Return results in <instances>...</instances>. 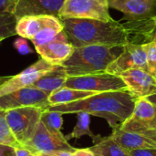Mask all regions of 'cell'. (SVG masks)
<instances>
[{"label": "cell", "mask_w": 156, "mask_h": 156, "mask_svg": "<svg viewBox=\"0 0 156 156\" xmlns=\"http://www.w3.org/2000/svg\"><path fill=\"white\" fill-rule=\"evenodd\" d=\"M121 127L124 130L142 134L156 144V114L154 119L150 122L143 123L128 119Z\"/></svg>", "instance_id": "cell-24"}, {"label": "cell", "mask_w": 156, "mask_h": 156, "mask_svg": "<svg viewBox=\"0 0 156 156\" xmlns=\"http://www.w3.org/2000/svg\"><path fill=\"white\" fill-rule=\"evenodd\" d=\"M149 101H151L154 106H156V93L155 94H153V95H151V96H148L147 98H146Z\"/></svg>", "instance_id": "cell-36"}, {"label": "cell", "mask_w": 156, "mask_h": 156, "mask_svg": "<svg viewBox=\"0 0 156 156\" xmlns=\"http://www.w3.org/2000/svg\"><path fill=\"white\" fill-rule=\"evenodd\" d=\"M16 18L13 14H0V42L7 37L16 35Z\"/></svg>", "instance_id": "cell-25"}, {"label": "cell", "mask_w": 156, "mask_h": 156, "mask_svg": "<svg viewBox=\"0 0 156 156\" xmlns=\"http://www.w3.org/2000/svg\"><path fill=\"white\" fill-rule=\"evenodd\" d=\"M55 66L40 58L37 62L15 76L1 77L0 97L16 90L32 86L44 73L52 69Z\"/></svg>", "instance_id": "cell-9"}, {"label": "cell", "mask_w": 156, "mask_h": 156, "mask_svg": "<svg viewBox=\"0 0 156 156\" xmlns=\"http://www.w3.org/2000/svg\"><path fill=\"white\" fill-rule=\"evenodd\" d=\"M14 47L18 51V53L21 54V55H27V54H30V53L33 52L32 48L28 45V42H27V38H24V37H21L15 40Z\"/></svg>", "instance_id": "cell-29"}, {"label": "cell", "mask_w": 156, "mask_h": 156, "mask_svg": "<svg viewBox=\"0 0 156 156\" xmlns=\"http://www.w3.org/2000/svg\"><path fill=\"white\" fill-rule=\"evenodd\" d=\"M129 156H156V148H144L128 152Z\"/></svg>", "instance_id": "cell-31"}, {"label": "cell", "mask_w": 156, "mask_h": 156, "mask_svg": "<svg viewBox=\"0 0 156 156\" xmlns=\"http://www.w3.org/2000/svg\"><path fill=\"white\" fill-rule=\"evenodd\" d=\"M146 53L148 72L156 77V43L144 44Z\"/></svg>", "instance_id": "cell-28"}, {"label": "cell", "mask_w": 156, "mask_h": 156, "mask_svg": "<svg viewBox=\"0 0 156 156\" xmlns=\"http://www.w3.org/2000/svg\"><path fill=\"white\" fill-rule=\"evenodd\" d=\"M108 4L123 14L120 22L143 21L156 16V0H108Z\"/></svg>", "instance_id": "cell-11"}, {"label": "cell", "mask_w": 156, "mask_h": 156, "mask_svg": "<svg viewBox=\"0 0 156 156\" xmlns=\"http://www.w3.org/2000/svg\"><path fill=\"white\" fill-rule=\"evenodd\" d=\"M15 155L16 156H37L34 153H32L30 150L27 149L24 146H17L15 147Z\"/></svg>", "instance_id": "cell-33"}, {"label": "cell", "mask_w": 156, "mask_h": 156, "mask_svg": "<svg viewBox=\"0 0 156 156\" xmlns=\"http://www.w3.org/2000/svg\"><path fill=\"white\" fill-rule=\"evenodd\" d=\"M94 94H96V92L85 91V90H80L71 89V88L62 87L49 94L48 102L50 106L57 105V104H65V103H69V102H73L79 100L85 99Z\"/></svg>", "instance_id": "cell-19"}, {"label": "cell", "mask_w": 156, "mask_h": 156, "mask_svg": "<svg viewBox=\"0 0 156 156\" xmlns=\"http://www.w3.org/2000/svg\"><path fill=\"white\" fill-rule=\"evenodd\" d=\"M60 21L74 48L90 45L122 47L129 43L126 27L113 18L110 21L91 18H65Z\"/></svg>", "instance_id": "cell-2"}, {"label": "cell", "mask_w": 156, "mask_h": 156, "mask_svg": "<svg viewBox=\"0 0 156 156\" xmlns=\"http://www.w3.org/2000/svg\"><path fill=\"white\" fill-rule=\"evenodd\" d=\"M50 155L53 156H71L72 155V153H69V152H66V151H58V152H55L53 153L52 154Z\"/></svg>", "instance_id": "cell-35"}, {"label": "cell", "mask_w": 156, "mask_h": 156, "mask_svg": "<svg viewBox=\"0 0 156 156\" xmlns=\"http://www.w3.org/2000/svg\"><path fill=\"white\" fill-rule=\"evenodd\" d=\"M66 70L62 65H56L52 69L44 73L37 80H36L32 87L41 90L48 94L64 87L68 79Z\"/></svg>", "instance_id": "cell-18"}, {"label": "cell", "mask_w": 156, "mask_h": 156, "mask_svg": "<svg viewBox=\"0 0 156 156\" xmlns=\"http://www.w3.org/2000/svg\"><path fill=\"white\" fill-rule=\"evenodd\" d=\"M71 156H95V154L90 148H86V149H76V151L72 153Z\"/></svg>", "instance_id": "cell-34"}, {"label": "cell", "mask_w": 156, "mask_h": 156, "mask_svg": "<svg viewBox=\"0 0 156 156\" xmlns=\"http://www.w3.org/2000/svg\"><path fill=\"white\" fill-rule=\"evenodd\" d=\"M156 114V107L146 98L136 100L132 116L129 118L138 122L147 123L152 122Z\"/></svg>", "instance_id": "cell-21"}, {"label": "cell", "mask_w": 156, "mask_h": 156, "mask_svg": "<svg viewBox=\"0 0 156 156\" xmlns=\"http://www.w3.org/2000/svg\"><path fill=\"white\" fill-rule=\"evenodd\" d=\"M48 96V93L32 86L22 88L1 96L0 109L3 111H8L16 108L33 106L48 110L50 106Z\"/></svg>", "instance_id": "cell-8"}, {"label": "cell", "mask_w": 156, "mask_h": 156, "mask_svg": "<svg viewBox=\"0 0 156 156\" xmlns=\"http://www.w3.org/2000/svg\"><path fill=\"white\" fill-rule=\"evenodd\" d=\"M37 156H41V155H39V154H37Z\"/></svg>", "instance_id": "cell-38"}, {"label": "cell", "mask_w": 156, "mask_h": 156, "mask_svg": "<svg viewBox=\"0 0 156 156\" xmlns=\"http://www.w3.org/2000/svg\"><path fill=\"white\" fill-rule=\"evenodd\" d=\"M108 0H65L58 18H91L110 21Z\"/></svg>", "instance_id": "cell-6"}, {"label": "cell", "mask_w": 156, "mask_h": 156, "mask_svg": "<svg viewBox=\"0 0 156 156\" xmlns=\"http://www.w3.org/2000/svg\"><path fill=\"white\" fill-rule=\"evenodd\" d=\"M40 58L52 65H62L72 54L74 47L69 42L66 33L62 30L51 41L35 47Z\"/></svg>", "instance_id": "cell-13"}, {"label": "cell", "mask_w": 156, "mask_h": 156, "mask_svg": "<svg viewBox=\"0 0 156 156\" xmlns=\"http://www.w3.org/2000/svg\"><path fill=\"white\" fill-rule=\"evenodd\" d=\"M95 156H129L112 137L111 135L106 138L101 137L93 146L90 148Z\"/></svg>", "instance_id": "cell-20"}, {"label": "cell", "mask_w": 156, "mask_h": 156, "mask_svg": "<svg viewBox=\"0 0 156 156\" xmlns=\"http://www.w3.org/2000/svg\"><path fill=\"white\" fill-rule=\"evenodd\" d=\"M129 33V42L135 44L156 43V16L146 20L123 23Z\"/></svg>", "instance_id": "cell-15"}, {"label": "cell", "mask_w": 156, "mask_h": 156, "mask_svg": "<svg viewBox=\"0 0 156 156\" xmlns=\"http://www.w3.org/2000/svg\"><path fill=\"white\" fill-rule=\"evenodd\" d=\"M123 46L90 45L74 48L72 54L62 63L69 77L105 72L122 53Z\"/></svg>", "instance_id": "cell-3"}, {"label": "cell", "mask_w": 156, "mask_h": 156, "mask_svg": "<svg viewBox=\"0 0 156 156\" xmlns=\"http://www.w3.org/2000/svg\"><path fill=\"white\" fill-rule=\"evenodd\" d=\"M55 17L54 16H27L16 20V32L21 37L32 40L33 37L46 26H48Z\"/></svg>", "instance_id": "cell-17"}, {"label": "cell", "mask_w": 156, "mask_h": 156, "mask_svg": "<svg viewBox=\"0 0 156 156\" xmlns=\"http://www.w3.org/2000/svg\"><path fill=\"white\" fill-rule=\"evenodd\" d=\"M65 0H16L13 15L18 20L27 16H58Z\"/></svg>", "instance_id": "cell-14"}, {"label": "cell", "mask_w": 156, "mask_h": 156, "mask_svg": "<svg viewBox=\"0 0 156 156\" xmlns=\"http://www.w3.org/2000/svg\"><path fill=\"white\" fill-rule=\"evenodd\" d=\"M15 156H16V155H15Z\"/></svg>", "instance_id": "cell-39"}, {"label": "cell", "mask_w": 156, "mask_h": 156, "mask_svg": "<svg viewBox=\"0 0 156 156\" xmlns=\"http://www.w3.org/2000/svg\"><path fill=\"white\" fill-rule=\"evenodd\" d=\"M63 30V25L58 17H55L48 26L41 29L31 40L35 47L46 44L54 39Z\"/></svg>", "instance_id": "cell-22"}, {"label": "cell", "mask_w": 156, "mask_h": 156, "mask_svg": "<svg viewBox=\"0 0 156 156\" xmlns=\"http://www.w3.org/2000/svg\"><path fill=\"white\" fill-rule=\"evenodd\" d=\"M45 110L47 109L29 106L5 111L6 122L19 145L24 146L32 139Z\"/></svg>", "instance_id": "cell-4"}, {"label": "cell", "mask_w": 156, "mask_h": 156, "mask_svg": "<svg viewBox=\"0 0 156 156\" xmlns=\"http://www.w3.org/2000/svg\"><path fill=\"white\" fill-rule=\"evenodd\" d=\"M133 69H142L148 71L144 44L129 42L124 45L122 53L108 67L106 72L120 76L122 72Z\"/></svg>", "instance_id": "cell-10"}, {"label": "cell", "mask_w": 156, "mask_h": 156, "mask_svg": "<svg viewBox=\"0 0 156 156\" xmlns=\"http://www.w3.org/2000/svg\"><path fill=\"white\" fill-rule=\"evenodd\" d=\"M111 137L127 153L138 149L156 148V144L154 142L142 134L124 130L122 127L114 129Z\"/></svg>", "instance_id": "cell-16"}, {"label": "cell", "mask_w": 156, "mask_h": 156, "mask_svg": "<svg viewBox=\"0 0 156 156\" xmlns=\"http://www.w3.org/2000/svg\"><path fill=\"white\" fill-rule=\"evenodd\" d=\"M127 90L136 98H147L156 93V78L147 70L133 69L120 74Z\"/></svg>", "instance_id": "cell-12"}, {"label": "cell", "mask_w": 156, "mask_h": 156, "mask_svg": "<svg viewBox=\"0 0 156 156\" xmlns=\"http://www.w3.org/2000/svg\"><path fill=\"white\" fill-rule=\"evenodd\" d=\"M64 87L96 93L127 90V86L121 76L106 71L83 76L68 77Z\"/></svg>", "instance_id": "cell-5"}, {"label": "cell", "mask_w": 156, "mask_h": 156, "mask_svg": "<svg viewBox=\"0 0 156 156\" xmlns=\"http://www.w3.org/2000/svg\"><path fill=\"white\" fill-rule=\"evenodd\" d=\"M39 155H41V156H53V155H50V154H39Z\"/></svg>", "instance_id": "cell-37"}, {"label": "cell", "mask_w": 156, "mask_h": 156, "mask_svg": "<svg viewBox=\"0 0 156 156\" xmlns=\"http://www.w3.org/2000/svg\"><path fill=\"white\" fill-rule=\"evenodd\" d=\"M155 78H156V77H155Z\"/></svg>", "instance_id": "cell-40"}, {"label": "cell", "mask_w": 156, "mask_h": 156, "mask_svg": "<svg viewBox=\"0 0 156 156\" xmlns=\"http://www.w3.org/2000/svg\"><path fill=\"white\" fill-rule=\"evenodd\" d=\"M40 122H42L47 129L50 132L60 133L63 123L62 114L60 112L45 110L41 114Z\"/></svg>", "instance_id": "cell-26"}, {"label": "cell", "mask_w": 156, "mask_h": 156, "mask_svg": "<svg viewBox=\"0 0 156 156\" xmlns=\"http://www.w3.org/2000/svg\"><path fill=\"white\" fill-rule=\"evenodd\" d=\"M35 154H52L55 152L66 151L74 153L76 148L72 147L66 137L60 133H53L47 129L42 122H39L32 139L24 145Z\"/></svg>", "instance_id": "cell-7"}, {"label": "cell", "mask_w": 156, "mask_h": 156, "mask_svg": "<svg viewBox=\"0 0 156 156\" xmlns=\"http://www.w3.org/2000/svg\"><path fill=\"white\" fill-rule=\"evenodd\" d=\"M77 114H78V121H77V123H76L73 131L69 134L65 136L67 141L69 139H79L82 136L88 135L92 138L94 143L98 142L100 140L101 136L94 135L90 129V115L86 112H80Z\"/></svg>", "instance_id": "cell-23"}, {"label": "cell", "mask_w": 156, "mask_h": 156, "mask_svg": "<svg viewBox=\"0 0 156 156\" xmlns=\"http://www.w3.org/2000/svg\"><path fill=\"white\" fill-rule=\"evenodd\" d=\"M136 100L128 90L105 91L73 102L51 105L48 110L61 114L86 112L105 119L114 130L132 116Z\"/></svg>", "instance_id": "cell-1"}, {"label": "cell", "mask_w": 156, "mask_h": 156, "mask_svg": "<svg viewBox=\"0 0 156 156\" xmlns=\"http://www.w3.org/2000/svg\"><path fill=\"white\" fill-rule=\"evenodd\" d=\"M0 144L9 145L12 147L20 146L15 139L5 118V111L0 109Z\"/></svg>", "instance_id": "cell-27"}, {"label": "cell", "mask_w": 156, "mask_h": 156, "mask_svg": "<svg viewBox=\"0 0 156 156\" xmlns=\"http://www.w3.org/2000/svg\"><path fill=\"white\" fill-rule=\"evenodd\" d=\"M16 5V0H0V14H13Z\"/></svg>", "instance_id": "cell-30"}, {"label": "cell", "mask_w": 156, "mask_h": 156, "mask_svg": "<svg viewBox=\"0 0 156 156\" xmlns=\"http://www.w3.org/2000/svg\"><path fill=\"white\" fill-rule=\"evenodd\" d=\"M0 156H15V148L0 144Z\"/></svg>", "instance_id": "cell-32"}]
</instances>
